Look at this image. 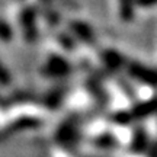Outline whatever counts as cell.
Returning a JSON list of instances; mask_svg holds the SVG:
<instances>
[{
  "label": "cell",
  "mask_w": 157,
  "mask_h": 157,
  "mask_svg": "<svg viewBox=\"0 0 157 157\" xmlns=\"http://www.w3.org/2000/svg\"><path fill=\"white\" fill-rule=\"evenodd\" d=\"M13 32H12L10 26L0 19V41H10L12 36H13Z\"/></svg>",
  "instance_id": "6da1fadb"
},
{
  "label": "cell",
  "mask_w": 157,
  "mask_h": 157,
  "mask_svg": "<svg viewBox=\"0 0 157 157\" xmlns=\"http://www.w3.org/2000/svg\"><path fill=\"white\" fill-rule=\"evenodd\" d=\"M10 73L7 71V68L0 63V86H9L10 84Z\"/></svg>",
  "instance_id": "7a4b0ae2"
}]
</instances>
